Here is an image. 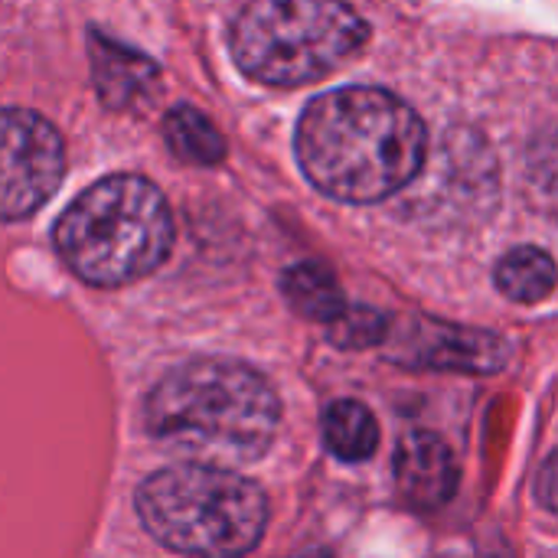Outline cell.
Returning <instances> with one entry per match:
<instances>
[{"instance_id": "cell-1", "label": "cell", "mask_w": 558, "mask_h": 558, "mask_svg": "<svg viewBox=\"0 0 558 558\" xmlns=\"http://www.w3.org/2000/svg\"><path fill=\"white\" fill-rule=\"evenodd\" d=\"M294 150L320 193L343 203H379L418 177L428 131L399 95L350 85L304 108Z\"/></svg>"}, {"instance_id": "cell-11", "label": "cell", "mask_w": 558, "mask_h": 558, "mask_svg": "<svg viewBox=\"0 0 558 558\" xmlns=\"http://www.w3.org/2000/svg\"><path fill=\"white\" fill-rule=\"evenodd\" d=\"M284 298L291 301V307L317 324H333L343 311H347V301H343V291L337 284V278L320 268V265H294L284 271Z\"/></svg>"}, {"instance_id": "cell-10", "label": "cell", "mask_w": 558, "mask_h": 558, "mask_svg": "<svg viewBox=\"0 0 558 558\" xmlns=\"http://www.w3.org/2000/svg\"><path fill=\"white\" fill-rule=\"evenodd\" d=\"M324 441L333 458L356 464L373 458V451L379 448V425L363 402L343 399L333 402L324 415Z\"/></svg>"}, {"instance_id": "cell-4", "label": "cell", "mask_w": 558, "mask_h": 558, "mask_svg": "<svg viewBox=\"0 0 558 558\" xmlns=\"http://www.w3.org/2000/svg\"><path fill=\"white\" fill-rule=\"evenodd\" d=\"M147 533L193 558L248 556L268 526V497L229 468L173 464L150 474L137 490Z\"/></svg>"}, {"instance_id": "cell-13", "label": "cell", "mask_w": 558, "mask_h": 558, "mask_svg": "<svg viewBox=\"0 0 558 558\" xmlns=\"http://www.w3.org/2000/svg\"><path fill=\"white\" fill-rule=\"evenodd\" d=\"M95 75H98V88L108 98V105H124L144 85L154 82V65L134 52H121L118 46L105 43L95 49Z\"/></svg>"}, {"instance_id": "cell-14", "label": "cell", "mask_w": 558, "mask_h": 558, "mask_svg": "<svg viewBox=\"0 0 558 558\" xmlns=\"http://www.w3.org/2000/svg\"><path fill=\"white\" fill-rule=\"evenodd\" d=\"M386 317L369 307H347L330 324V340L343 350H366L386 337Z\"/></svg>"}, {"instance_id": "cell-15", "label": "cell", "mask_w": 558, "mask_h": 558, "mask_svg": "<svg viewBox=\"0 0 558 558\" xmlns=\"http://www.w3.org/2000/svg\"><path fill=\"white\" fill-rule=\"evenodd\" d=\"M536 497H539L543 507H549L553 513H558V451L543 464V471H539Z\"/></svg>"}, {"instance_id": "cell-7", "label": "cell", "mask_w": 558, "mask_h": 558, "mask_svg": "<svg viewBox=\"0 0 558 558\" xmlns=\"http://www.w3.org/2000/svg\"><path fill=\"white\" fill-rule=\"evenodd\" d=\"M402 350L409 353V363L451 373H497L510 356L500 337L484 330H464L454 324H415Z\"/></svg>"}, {"instance_id": "cell-8", "label": "cell", "mask_w": 558, "mask_h": 558, "mask_svg": "<svg viewBox=\"0 0 558 558\" xmlns=\"http://www.w3.org/2000/svg\"><path fill=\"white\" fill-rule=\"evenodd\" d=\"M396 481L405 504L415 510H438L454 497L461 471L451 448L435 432H412L399 445Z\"/></svg>"}, {"instance_id": "cell-12", "label": "cell", "mask_w": 558, "mask_h": 558, "mask_svg": "<svg viewBox=\"0 0 558 558\" xmlns=\"http://www.w3.org/2000/svg\"><path fill=\"white\" fill-rule=\"evenodd\" d=\"M163 134H167V144L173 147V154L190 163L206 167V163L222 160V154H226L222 134L196 108H173L163 121Z\"/></svg>"}, {"instance_id": "cell-5", "label": "cell", "mask_w": 558, "mask_h": 558, "mask_svg": "<svg viewBox=\"0 0 558 558\" xmlns=\"http://www.w3.org/2000/svg\"><path fill=\"white\" fill-rule=\"evenodd\" d=\"M366 39L369 26L343 0H252L229 33L239 69L278 88L324 78Z\"/></svg>"}, {"instance_id": "cell-9", "label": "cell", "mask_w": 558, "mask_h": 558, "mask_svg": "<svg viewBox=\"0 0 558 558\" xmlns=\"http://www.w3.org/2000/svg\"><path fill=\"white\" fill-rule=\"evenodd\" d=\"M494 278H497V288L504 291V298H510L517 304H539L543 298L553 294L558 271L549 252H543L536 245H523L500 258Z\"/></svg>"}, {"instance_id": "cell-6", "label": "cell", "mask_w": 558, "mask_h": 558, "mask_svg": "<svg viewBox=\"0 0 558 558\" xmlns=\"http://www.w3.org/2000/svg\"><path fill=\"white\" fill-rule=\"evenodd\" d=\"M3 154H0V209L3 219L36 213L65 173V147L59 131L36 111H3Z\"/></svg>"}, {"instance_id": "cell-3", "label": "cell", "mask_w": 558, "mask_h": 558, "mask_svg": "<svg viewBox=\"0 0 558 558\" xmlns=\"http://www.w3.org/2000/svg\"><path fill=\"white\" fill-rule=\"evenodd\" d=\"M62 262L95 288L131 284L170 255L173 216L163 193L134 173L92 183L56 222Z\"/></svg>"}, {"instance_id": "cell-2", "label": "cell", "mask_w": 558, "mask_h": 558, "mask_svg": "<svg viewBox=\"0 0 558 558\" xmlns=\"http://www.w3.org/2000/svg\"><path fill=\"white\" fill-rule=\"evenodd\" d=\"M278 422L281 402L268 379L235 360L177 366L144 402L154 441L213 468L258 461L271 448Z\"/></svg>"}]
</instances>
